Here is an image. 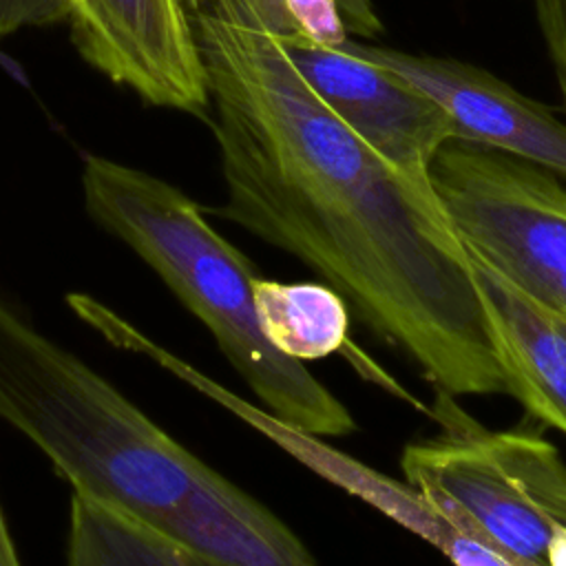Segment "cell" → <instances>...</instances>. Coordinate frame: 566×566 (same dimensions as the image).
<instances>
[{"instance_id": "6da1fadb", "label": "cell", "mask_w": 566, "mask_h": 566, "mask_svg": "<svg viewBox=\"0 0 566 566\" xmlns=\"http://www.w3.org/2000/svg\"><path fill=\"white\" fill-rule=\"evenodd\" d=\"M197 35L226 184L214 214L312 268L444 396L506 394L469 252L431 179L336 117L279 38L208 2Z\"/></svg>"}, {"instance_id": "7a4b0ae2", "label": "cell", "mask_w": 566, "mask_h": 566, "mask_svg": "<svg viewBox=\"0 0 566 566\" xmlns=\"http://www.w3.org/2000/svg\"><path fill=\"white\" fill-rule=\"evenodd\" d=\"M0 418L75 493L184 546L199 566H305V542L0 298Z\"/></svg>"}, {"instance_id": "52a82bcc", "label": "cell", "mask_w": 566, "mask_h": 566, "mask_svg": "<svg viewBox=\"0 0 566 566\" xmlns=\"http://www.w3.org/2000/svg\"><path fill=\"white\" fill-rule=\"evenodd\" d=\"M148 356L159 360V365L177 374L197 391L232 411L237 418L263 433L268 440H272L276 447H281L285 453H290L294 460L305 464L329 484L363 500L396 524L429 542L453 566H526L489 542V537L482 535L467 517L444 506H436L409 482H400L387 473H380L369 464L327 444L323 438L274 418L263 407H256L232 394L159 345H153Z\"/></svg>"}, {"instance_id": "e0dca14e", "label": "cell", "mask_w": 566, "mask_h": 566, "mask_svg": "<svg viewBox=\"0 0 566 566\" xmlns=\"http://www.w3.org/2000/svg\"><path fill=\"white\" fill-rule=\"evenodd\" d=\"M0 566H22L15 544H13V537L9 533L2 506H0Z\"/></svg>"}, {"instance_id": "9a60e30c", "label": "cell", "mask_w": 566, "mask_h": 566, "mask_svg": "<svg viewBox=\"0 0 566 566\" xmlns=\"http://www.w3.org/2000/svg\"><path fill=\"white\" fill-rule=\"evenodd\" d=\"M535 11L566 111V0H535Z\"/></svg>"}, {"instance_id": "7c38bea8", "label": "cell", "mask_w": 566, "mask_h": 566, "mask_svg": "<svg viewBox=\"0 0 566 566\" xmlns=\"http://www.w3.org/2000/svg\"><path fill=\"white\" fill-rule=\"evenodd\" d=\"M66 566H199L148 524L73 491Z\"/></svg>"}, {"instance_id": "ba28073f", "label": "cell", "mask_w": 566, "mask_h": 566, "mask_svg": "<svg viewBox=\"0 0 566 566\" xmlns=\"http://www.w3.org/2000/svg\"><path fill=\"white\" fill-rule=\"evenodd\" d=\"M343 51L374 62L436 99L453 139L531 161L566 184V124L544 104L473 64L349 38Z\"/></svg>"}, {"instance_id": "4fadbf2b", "label": "cell", "mask_w": 566, "mask_h": 566, "mask_svg": "<svg viewBox=\"0 0 566 566\" xmlns=\"http://www.w3.org/2000/svg\"><path fill=\"white\" fill-rule=\"evenodd\" d=\"M217 11L256 27L279 40H290L292 31L283 11L281 0H206ZM345 20L349 35L356 38H378L382 33V20L371 0H336Z\"/></svg>"}, {"instance_id": "8992f818", "label": "cell", "mask_w": 566, "mask_h": 566, "mask_svg": "<svg viewBox=\"0 0 566 566\" xmlns=\"http://www.w3.org/2000/svg\"><path fill=\"white\" fill-rule=\"evenodd\" d=\"M206 0H69L77 53L111 82L153 106L208 115L199 51Z\"/></svg>"}, {"instance_id": "30bf717a", "label": "cell", "mask_w": 566, "mask_h": 566, "mask_svg": "<svg viewBox=\"0 0 566 566\" xmlns=\"http://www.w3.org/2000/svg\"><path fill=\"white\" fill-rule=\"evenodd\" d=\"M469 261L506 394L566 436V314L533 301L471 252Z\"/></svg>"}, {"instance_id": "ac0fdd59", "label": "cell", "mask_w": 566, "mask_h": 566, "mask_svg": "<svg viewBox=\"0 0 566 566\" xmlns=\"http://www.w3.org/2000/svg\"><path fill=\"white\" fill-rule=\"evenodd\" d=\"M546 566H566V528H557L546 548Z\"/></svg>"}, {"instance_id": "277c9868", "label": "cell", "mask_w": 566, "mask_h": 566, "mask_svg": "<svg viewBox=\"0 0 566 566\" xmlns=\"http://www.w3.org/2000/svg\"><path fill=\"white\" fill-rule=\"evenodd\" d=\"M444 433L409 442L405 482L467 517L497 548L526 566H546V548L566 528V460L531 431H491L462 411Z\"/></svg>"}, {"instance_id": "5bb4252c", "label": "cell", "mask_w": 566, "mask_h": 566, "mask_svg": "<svg viewBox=\"0 0 566 566\" xmlns=\"http://www.w3.org/2000/svg\"><path fill=\"white\" fill-rule=\"evenodd\" d=\"M281 4L292 31L285 42L340 49L352 38L336 0H281Z\"/></svg>"}, {"instance_id": "3957f363", "label": "cell", "mask_w": 566, "mask_h": 566, "mask_svg": "<svg viewBox=\"0 0 566 566\" xmlns=\"http://www.w3.org/2000/svg\"><path fill=\"white\" fill-rule=\"evenodd\" d=\"M82 188L91 219L148 263L208 327L265 411L318 438L356 431L352 411L301 360L283 356L263 336L252 298L254 263L186 192L97 155L84 159Z\"/></svg>"}, {"instance_id": "9c48e42d", "label": "cell", "mask_w": 566, "mask_h": 566, "mask_svg": "<svg viewBox=\"0 0 566 566\" xmlns=\"http://www.w3.org/2000/svg\"><path fill=\"white\" fill-rule=\"evenodd\" d=\"M281 44L312 91L360 139L398 168L429 177L436 153L453 139L451 119L436 99L343 49Z\"/></svg>"}, {"instance_id": "5b68a950", "label": "cell", "mask_w": 566, "mask_h": 566, "mask_svg": "<svg viewBox=\"0 0 566 566\" xmlns=\"http://www.w3.org/2000/svg\"><path fill=\"white\" fill-rule=\"evenodd\" d=\"M431 186L467 252L533 301L566 314V184L513 155L447 142Z\"/></svg>"}, {"instance_id": "8fae6325", "label": "cell", "mask_w": 566, "mask_h": 566, "mask_svg": "<svg viewBox=\"0 0 566 566\" xmlns=\"http://www.w3.org/2000/svg\"><path fill=\"white\" fill-rule=\"evenodd\" d=\"M252 298L263 336L283 356L305 363L349 345V307L329 285L254 276Z\"/></svg>"}, {"instance_id": "2e32d148", "label": "cell", "mask_w": 566, "mask_h": 566, "mask_svg": "<svg viewBox=\"0 0 566 566\" xmlns=\"http://www.w3.org/2000/svg\"><path fill=\"white\" fill-rule=\"evenodd\" d=\"M69 18V0H0V35Z\"/></svg>"}]
</instances>
